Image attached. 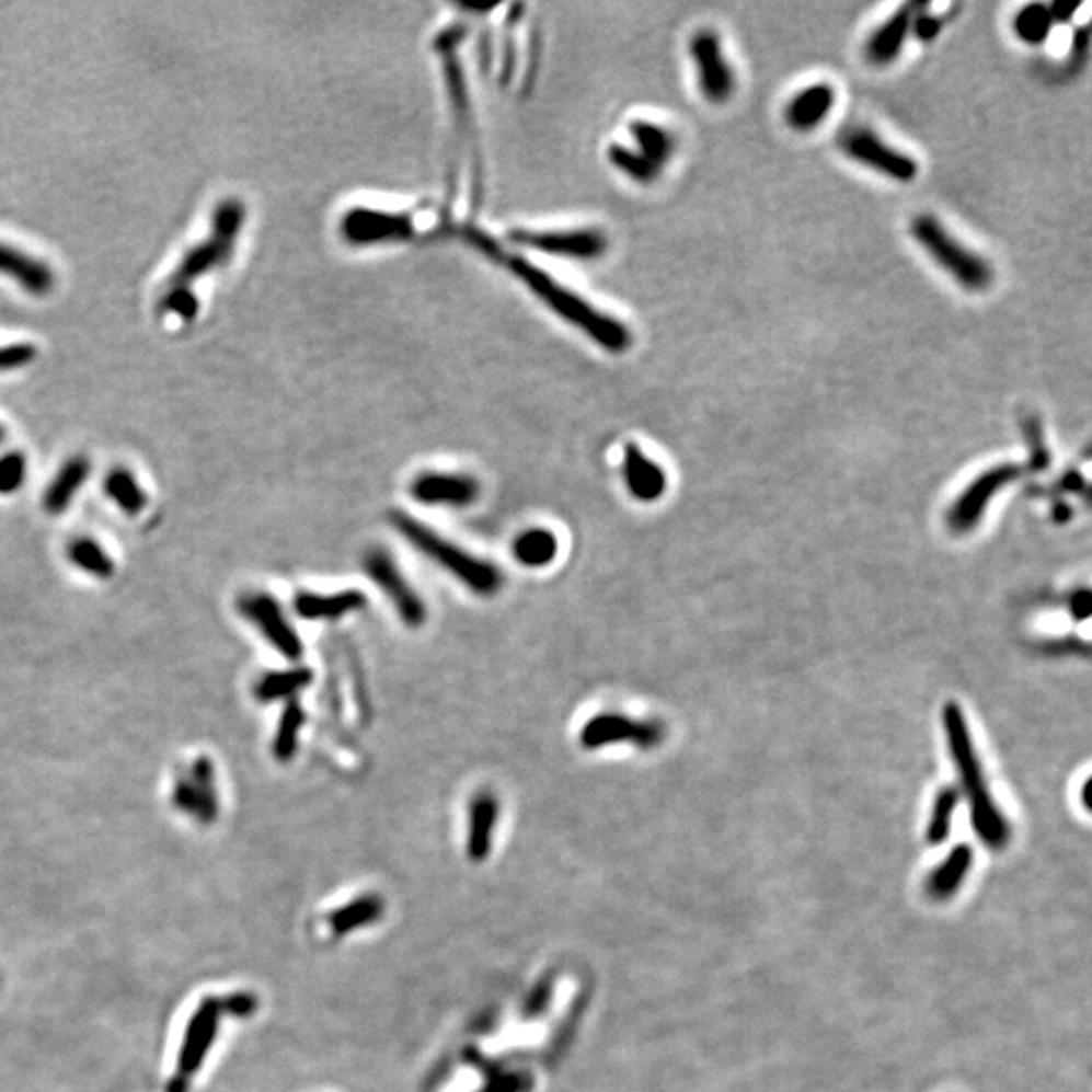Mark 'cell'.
Masks as SVG:
<instances>
[{
	"label": "cell",
	"mask_w": 1092,
	"mask_h": 1092,
	"mask_svg": "<svg viewBox=\"0 0 1092 1092\" xmlns=\"http://www.w3.org/2000/svg\"><path fill=\"white\" fill-rule=\"evenodd\" d=\"M974 866V850L967 843L955 846L947 858L931 872L927 878V895L936 903L949 900L959 893L961 884L967 881V874Z\"/></svg>",
	"instance_id": "21"
},
{
	"label": "cell",
	"mask_w": 1092,
	"mask_h": 1092,
	"mask_svg": "<svg viewBox=\"0 0 1092 1092\" xmlns=\"http://www.w3.org/2000/svg\"><path fill=\"white\" fill-rule=\"evenodd\" d=\"M1079 7L1080 2H1065V0L1048 4V11H1050V16H1053L1054 25L1056 23H1068L1074 16V13L1079 11Z\"/></svg>",
	"instance_id": "42"
},
{
	"label": "cell",
	"mask_w": 1092,
	"mask_h": 1092,
	"mask_svg": "<svg viewBox=\"0 0 1092 1092\" xmlns=\"http://www.w3.org/2000/svg\"><path fill=\"white\" fill-rule=\"evenodd\" d=\"M559 553V542L547 528H530L514 540V556L528 568L551 565Z\"/></svg>",
	"instance_id": "25"
},
{
	"label": "cell",
	"mask_w": 1092,
	"mask_h": 1092,
	"mask_svg": "<svg viewBox=\"0 0 1092 1092\" xmlns=\"http://www.w3.org/2000/svg\"><path fill=\"white\" fill-rule=\"evenodd\" d=\"M943 728L947 735L949 750L953 757V763L959 773L963 795L967 797L969 809H972V824L975 834L981 842L991 850H1003L1012 829L1008 819L1003 817L1000 807L991 800L987 790L986 779L981 773V765L975 757L974 740L969 735V726L965 721V714L959 709L957 702H947L943 706Z\"/></svg>",
	"instance_id": "2"
},
{
	"label": "cell",
	"mask_w": 1092,
	"mask_h": 1092,
	"mask_svg": "<svg viewBox=\"0 0 1092 1092\" xmlns=\"http://www.w3.org/2000/svg\"><path fill=\"white\" fill-rule=\"evenodd\" d=\"M690 57L697 69L698 90L714 106L726 104L735 88V71L724 55L723 43L711 28H702L690 39Z\"/></svg>",
	"instance_id": "10"
},
{
	"label": "cell",
	"mask_w": 1092,
	"mask_h": 1092,
	"mask_svg": "<svg viewBox=\"0 0 1092 1092\" xmlns=\"http://www.w3.org/2000/svg\"><path fill=\"white\" fill-rule=\"evenodd\" d=\"M367 607V597L356 589L334 593V595H317V593H300L294 601L296 613L310 621H336L348 613L360 611Z\"/></svg>",
	"instance_id": "20"
},
{
	"label": "cell",
	"mask_w": 1092,
	"mask_h": 1092,
	"mask_svg": "<svg viewBox=\"0 0 1092 1092\" xmlns=\"http://www.w3.org/2000/svg\"><path fill=\"white\" fill-rule=\"evenodd\" d=\"M912 11L915 4H907L898 9L890 19H886L881 27L874 28V33L864 45V55L872 66H890L903 55V49L910 37Z\"/></svg>",
	"instance_id": "17"
},
{
	"label": "cell",
	"mask_w": 1092,
	"mask_h": 1092,
	"mask_svg": "<svg viewBox=\"0 0 1092 1092\" xmlns=\"http://www.w3.org/2000/svg\"><path fill=\"white\" fill-rule=\"evenodd\" d=\"M312 682V671L308 668H291V670L272 671L265 674L255 686V697L260 702H276V700H291L298 692H302L306 686Z\"/></svg>",
	"instance_id": "26"
},
{
	"label": "cell",
	"mask_w": 1092,
	"mask_h": 1092,
	"mask_svg": "<svg viewBox=\"0 0 1092 1092\" xmlns=\"http://www.w3.org/2000/svg\"><path fill=\"white\" fill-rule=\"evenodd\" d=\"M0 272L14 277L21 286L37 296H45L54 288V274L47 265L7 245H0Z\"/></svg>",
	"instance_id": "22"
},
{
	"label": "cell",
	"mask_w": 1092,
	"mask_h": 1092,
	"mask_svg": "<svg viewBox=\"0 0 1092 1092\" xmlns=\"http://www.w3.org/2000/svg\"><path fill=\"white\" fill-rule=\"evenodd\" d=\"M1022 434H1024L1027 451H1030V458H1027L1024 468H1027L1030 472H1044L1050 465V449L1046 446L1044 427L1036 415L1024 417Z\"/></svg>",
	"instance_id": "34"
},
{
	"label": "cell",
	"mask_w": 1092,
	"mask_h": 1092,
	"mask_svg": "<svg viewBox=\"0 0 1092 1092\" xmlns=\"http://www.w3.org/2000/svg\"><path fill=\"white\" fill-rule=\"evenodd\" d=\"M106 492L126 514H140L146 508V494L134 475L126 470H114L106 478Z\"/></svg>",
	"instance_id": "32"
},
{
	"label": "cell",
	"mask_w": 1092,
	"mask_h": 1092,
	"mask_svg": "<svg viewBox=\"0 0 1092 1092\" xmlns=\"http://www.w3.org/2000/svg\"><path fill=\"white\" fill-rule=\"evenodd\" d=\"M1072 510L1066 506L1065 502H1056L1054 504V520L1056 522H1066L1070 518Z\"/></svg>",
	"instance_id": "44"
},
{
	"label": "cell",
	"mask_w": 1092,
	"mask_h": 1092,
	"mask_svg": "<svg viewBox=\"0 0 1092 1092\" xmlns=\"http://www.w3.org/2000/svg\"><path fill=\"white\" fill-rule=\"evenodd\" d=\"M623 480L635 501L656 502L668 487V478L658 463L650 460L635 444L625 446L623 456Z\"/></svg>",
	"instance_id": "19"
},
{
	"label": "cell",
	"mask_w": 1092,
	"mask_h": 1092,
	"mask_svg": "<svg viewBox=\"0 0 1092 1092\" xmlns=\"http://www.w3.org/2000/svg\"><path fill=\"white\" fill-rule=\"evenodd\" d=\"M417 225L407 211H387L372 207H353L338 223L341 238L353 248L399 245L415 238Z\"/></svg>",
	"instance_id": "8"
},
{
	"label": "cell",
	"mask_w": 1092,
	"mask_h": 1092,
	"mask_svg": "<svg viewBox=\"0 0 1092 1092\" xmlns=\"http://www.w3.org/2000/svg\"><path fill=\"white\" fill-rule=\"evenodd\" d=\"M630 134L635 150L652 164H656L659 171H664V166L670 162L676 152L674 134L650 119H633L630 124Z\"/></svg>",
	"instance_id": "23"
},
{
	"label": "cell",
	"mask_w": 1092,
	"mask_h": 1092,
	"mask_svg": "<svg viewBox=\"0 0 1092 1092\" xmlns=\"http://www.w3.org/2000/svg\"><path fill=\"white\" fill-rule=\"evenodd\" d=\"M363 563L367 575L389 597L403 623H407L409 628H419L427 619V609L419 593L409 585V581L403 577L391 554L382 549H370L369 553L365 554Z\"/></svg>",
	"instance_id": "13"
},
{
	"label": "cell",
	"mask_w": 1092,
	"mask_h": 1092,
	"mask_svg": "<svg viewBox=\"0 0 1092 1092\" xmlns=\"http://www.w3.org/2000/svg\"><path fill=\"white\" fill-rule=\"evenodd\" d=\"M2 439H4V432H2V427H0V441H2Z\"/></svg>",
	"instance_id": "46"
},
{
	"label": "cell",
	"mask_w": 1092,
	"mask_h": 1092,
	"mask_svg": "<svg viewBox=\"0 0 1092 1092\" xmlns=\"http://www.w3.org/2000/svg\"><path fill=\"white\" fill-rule=\"evenodd\" d=\"M188 779L195 788V797H197L195 817L203 824H209L217 817V809H219L217 793H215V769H212L211 761L207 757H198Z\"/></svg>",
	"instance_id": "30"
},
{
	"label": "cell",
	"mask_w": 1092,
	"mask_h": 1092,
	"mask_svg": "<svg viewBox=\"0 0 1092 1092\" xmlns=\"http://www.w3.org/2000/svg\"><path fill=\"white\" fill-rule=\"evenodd\" d=\"M413 498L427 506H449L465 508L472 506L480 496V482L468 474H441L427 472L411 484Z\"/></svg>",
	"instance_id": "16"
},
{
	"label": "cell",
	"mask_w": 1092,
	"mask_h": 1092,
	"mask_svg": "<svg viewBox=\"0 0 1092 1092\" xmlns=\"http://www.w3.org/2000/svg\"><path fill=\"white\" fill-rule=\"evenodd\" d=\"M174 805L185 812L188 816H195L197 812V797H195V788L191 783L188 777H183L176 781V788H174Z\"/></svg>",
	"instance_id": "40"
},
{
	"label": "cell",
	"mask_w": 1092,
	"mask_h": 1092,
	"mask_svg": "<svg viewBox=\"0 0 1092 1092\" xmlns=\"http://www.w3.org/2000/svg\"><path fill=\"white\" fill-rule=\"evenodd\" d=\"M90 470H92V463L81 456L67 461L45 494V502H43L45 510L49 514L66 513L67 506L76 498L83 482L88 480Z\"/></svg>",
	"instance_id": "24"
},
{
	"label": "cell",
	"mask_w": 1092,
	"mask_h": 1092,
	"mask_svg": "<svg viewBox=\"0 0 1092 1092\" xmlns=\"http://www.w3.org/2000/svg\"><path fill=\"white\" fill-rule=\"evenodd\" d=\"M35 348L31 344H13L0 348V370L25 367L35 358Z\"/></svg>",
	"instance_id": "39"
},
{
	"label": "cell",
	"mask_w": 1092,
	"mask_h": 1092,
	"mask_svg": "<svg viewBox=\"0 0 1092 1092\" xmlns=\"http://www.w3.org/2000/svg\"><path fill=\"white\" fill-rule=\"evenodd\" d=\"M607 157H609V162L613 169H618L623 176H628L637 185H652L658 181V176L662 174L656 164H652L650 160L644 159L635 148H630V146L611 145V148L607 150Z\"/></svg>",
	"instance_id": "29"
},
{
	"label": "cell",
	"mask_w": 1092,
	"mask_h": 1092,
	"mask_svg": "<svg viewBox=\"0 0 1092 1092\" xmlns=\"http://www.w3.org/2000/svg\"><path fill=\"white\" fill-rule=\"evenodd\" d=\"M910 235L917 241L934 264L947 272L961 288L969 291H984L993 281V269L987 264L986 257L963 245L959 239L953 238L947 227L941 223L934 215L922 212L910 223Z\"/></svg>",
	"instance_id": "4"
},
{
	"label": "cell",
	"mask_w": 1092,
	"mask_h": 1092,
	"mask_svg": "<svg viewBox=\"0 0 1092 1092\" xmlns=\"http://www.w3.org/2000/svg\"><path fill=\"white\" fill-rule=\"evenodd\" d=\"M1062 487L1068 490V492H1072V494H1087V490H1089L1087 482H1084V478H1082L1079 472H1068V474L1062 478Z\"/></svg>",
	"instance_id": "43"
},
{
	"label": "cell",
	"mask_w": 1092,
	"mask_h": 1092,
	"mask_svg": "<svg viewBox=\"0 0 1092 1092\" xmlns=\"http://www.w3.org/2000/svg\"><path fill=\"white\" fill-rule=\"evenodd\" d=\"M943 23L927 11L924 4H915L912 21H910V35H915L922 43H931L939 37Z\"/></svg>",
	"instance_id": "38"
},
{
	"label": "cell",
	"mask_w": 1092,
	"mask_h": 1092,
	"mask_svg": "<svg viewBox=\"0 0 1092 1092\" xmlns=\"http://www.w3.org/2000/svg\"><path fill=\"white\" fill-rule=\"evenodd\" d=\"M843 154L870 171L882 174L895 183H915L919 176V162L900 148L886 142L866 126L848 128L840 138Z\"/></svg>",
	"instance_id": "7"
},
{
	"label": "cell",
	"mask_w": 1092,
	"mask_h": 1092,
	"mask_svg": "<svg viewBox=\"0 0 1092 1092\" xmlns=\"http://www.w3.org/2000/svg\"><path fill=\"white\" fill-rule=\"evenodd\" d=\"M239 609L245 618L253 621L260 632L269 640V644L276 647L277 652L288 659H300L303 654L302 640L298 633L294 632L288 618L284 616L281 607L277 606L276 599L265 593H255L241 599Z\"/></svg>",
	"instance_id": "14"
},
{
	"label": "cell",
	"mask_w": 1092,
	"mask_h": 1092,
	"mask_svg": "<svg viewBox=\"0 0 1092 1092\" xmlns=\"http://www.w3.org/2000/svg\"><path fill=\"white\" fill-rule=\"evenodd\" d=\"M957 803H959V791L955 788H943L936 793L933 812H931L929 824H927V843L929 846H941V843L947 842Z\"/></svg>",
	"instance_id": "31"
},
{
	"label": "cell",
	"mask_w": 1092,
	"mask_h": 1092,
	"mask_svg": "<svg viewBox=\"0 0 1092 1092\" xmlns=\"http://www.w3.org/2000/svg\"><path fill=\"white\" fill-rule=\"evenodd\" d=\"M1091 785H1092L1091 779H1087V783H1084V790H1082V800H1084V807H1087V812H1091V807H1092V805H1091Z\"/></svg>",
	"instance_id": "45"
},
{
	"label": "cell",
	"mask_w": 1092,
	"mask_h": 1092,
	"mask_svg": "<svg viewBox=\"0 0 1092 1092\" xmlns=\"http://www.w3.org/2000/svg\"><path fill=\"white\" fill-rule=\"evenodd\" d=\"M508 238L514 245H522L528 250L568 257L575 262H595L606 255L609 250V239L599 229H565V231H530V229H514Z\"/></svg>",
	"instance_id": "11"
},
{
	"label": "cell",
	"mask_w": 1092,
	"mask_h": 1092,
	"mask_svg": "<svg viewBox=\"0 0 1092 1092\" xmlns=\"http://www.w3.org/2000/svg\"><path fill=\"white\" fill-rule=\"evenodd\" d=\"M69 559L71 563L80 566L81 571L90 573L93 577H100V579H107L114 575V561L104 553V549L93 542V540L80 539L76 540L71 547H69Z\"/></svg>",
	"instance_id": "33"
},
{
	"label": "cell",
	"mask_w": 1092,
	"mask_h": 1092,
	"mask_svg": "<svg viewBox=\"0 0 1092 1092\" xmlns=\"http://www.w3.org/2000/svg\"><path fill=\"white\" fill-rule=\"evenodd\" d=\"M303 723H306V712L302 704L296 698H291L277 723L276 738H274V755L277 761L286 763L296 755Z\"/></svg>",
	"instance_id": "27"
},
{
	"label": "cell",
	"mask_w": 1092,
	"mask_h": 1092,
	"mask_svg": "<svg viewBox=\"0 0 1092 1092\" xmlns=\"http://www.w3.org/2000/svg\"><path fill=\"white\" fill-rule=\"evenodd\" d=\"M453 233L465 245L474 248L482 255H486L487 260L496 262L506 272H510L551 312L563 318L571 326L581 330L585 336H589L593 343L601 346L607 353L621 355V353L630 350L633 343L632 332L621 320L597 310L587 300H583L579 294L568 290L551 274L540 269L539 265L530 264L527 257L506 250L498 239L487 235L486 231H482L475 225H460V227H456Z\"/></svg>",
	"instance_id": "1"
},
{
	"label": "cell",
	"mask_w": 1092,
	"mask_h": 1092,
	"mask_svg": "<svg viewBox=\"0 0 1092 1092\" xmlns=\"http://www.w3.org/2000/svg\"><path fill=\"white\" fill-rule=\"evenodd\" d=\"M160 308L164 312L179 314L183 320H193L198 314V300L195 298V294L188 290V288H174V286H171V290L164 294V298L160 302Z\"/></svg>",
	"instance_id": "37"
},
{
	"label": "cell",
	"mask_w": 1092,
	"mask_h": 1092,
	"mask_svg": "<svg viewBox=\"0 0 1092 1092\" xmlns=\"http://www.w3.org/2000/svg\"><path fill=\"white\" fill-rule=\"evenodd\" d=\"M1053 27V16L1048 11V4H1042V2H1032V4L1022 7L1020 13L1015 14V19H1013L1015 37L1026 45H1032V47H1038L1048 39Z\"/></svg>",
	"instance_id": "28"
},
{
	"label": "cell",
	"mask_w": 1092,
	"mask_h": 1092,
	"mask_svg": "<svg viewBox=\"0 0 1092 1092\" xmlns=\"http://www.w3.org/2000/svg\"><path fill=\"white\" fill-rule=\"evenodd\" d=\"M496 800L492 795H480L475 797L472 805V843L478 850H482L487 843L490 831L496 819Z\"/></svg>",
	"instance_id": "35"
},
{
	"label": "cell",
	"mask_w": 1092,
	"mask_h": 1092,
	"mask_svg": "<svg viewBox=\"0 0 1092 1092\" xmlns=\"http://www.w3.org/2000/svg\"><path fill=\"white\" fill-rule=\"evenodd\" d=\"M219 1012H221V1001L209 1000L200 1003L197 1012L193 1013L179 1056V1072L174 1079L176 1089H185L186 1082L197 1072L215 1038Z\"/></svg>",
	"instance_id": "15"
},
{
	"label": "cell",
	"mask_w": 1092,
	"mask_h": 1092,
	"mask_svg": "<svg viewBox=\"0 0 1092 1092\" xmlns=\"http://www.w3.org/2000/svg\"><path fill=\"white\" fill-rule=\"evenodd\" d=\"M27 478V460L23 453L13 451L0 458V494H13Z\"/></svg>",
	"instance_id": "36"
},
{
	"label": "cell",
	"mask_w": 1092,
	"mask_h": 1092,
	"mask_svg": "<svg viewBox=\"0 0 1092 1092\" xmlns=\"http://www.w3.org/2000/svg\"><path fill=\"white\" fill-rule=\"evenodd\" d=\"M834 106L836 90L829 83H814L793 95L785 107V119L795 133H812L829 118Z\"/></svg>",
	"instance_id": "18"
},
{
	"label": "cell",
	"mask_w": 1092,
	"mask_h": 1092,
	"mask_svg": "<svg viewBox=\"0 0 1092 1092\" xmlns=\"http://www.w3.org/2000/svg\"><path fill=\"white\" fill-rule=\"evenodd\" d=\"M463 35H465V28L463 27L448 28V31H444L437 37V41H435V49H437V54L441 57L444 71H446L449 104H451V112H453L456 128L460 133V140L463 145H470V148H472V160H474V193H480L482 191V169H480V154H478V148L474 146L475 130L474 118H472V104H470L468 83H465L463 67L460 64V54H458V47H460V43L463 41Z\"/></svg>",
	"instance_id": "6"
},
{
	"label": "cell",
	"mask_w": 1092,
	"mask_h": 1092,
	"mask_svg": "<svg viewBox=\"0 0 1092 1092\" xmlns=\"http://www.w3.org/2000/svg\"><path fill=\"white\" fill-rule=\"evenodd\" d=\"M1068 609H1070V616L1077 621H1087L1091 616V591L1079 589V591L1072 593L1068 599Z\"/></svg>",
	"instance_id": "41"
},
{
	"label": "cell",
	"mask_w": 1092,
	"mask_h": 1092,
	"mask_svg": "<svg viewBox=\"0 0 1092 1092\" xmlns=\"http://www.w3.org/2000/svg\"><path fill=\"white\" fill-rule=\"evenodd\" d=\"M1026 472L1024 465L1020 463H1000L986 470L984 474L977 475L967 490L961 494L955 504L951 506L947 514L949 528L953 532H969L977 527L981 516L989 506V501L1001 492L1008 484L1015 482L1020 475Z\"/></svg>",
	"instance_id": "12"
},
{
	"label": "cell",
	"mask_w": 1092,
	"mask_h": 1092,
	"mask_svg": "<svg viewBox=\"0 0 1092 1092\" xmlns=\"http://www.w3.org/2000/svg\"><path fill=\"white\" fill-rule=\"evenodd\" d=\"M243 221H245V207L235 198L223 200L212 215L211 238L186 253L185 260L172 276L171 286L188 288L197 277L227 264L229 257L233 255V248Z\"/></svg>",
	"instance_id": "5"
},
{
	"label": "cell",
	"mask_w": 1092,
	"mask_h": 1092,
	"mask_svg": "<svg viewBox=\"0 0 1092 1092\" xmlns=\"http://www.w3.org/2000/svg\"><path fill=\"white\" fill-rule=\"evenodd\" d=\"M666 738V728L658 721H635L625 714L601 712L581 731L583 749L597 750L618 743H632L637 749H656Z\"/></svg>",
	"instance_id": "9"
},
{
	"label": "cell",
	"mask_w": 1092,
	"mask_h": 1092,
	"mask_svg": "<svg viewBox=\"0 0 1092 1092\" xmlns=\"http://www.w3.org/2000/svg\"><path fill=\"white\" fill-rule=\"evenodd\" d=\"M391 525L401 532L411 547H415L423 556L432 559L435 565L448 571L451 577L460 581L463 587L482 597H490L501 591L502 573L496 565L465 553L453 542L441 539L432 528L423 527L415 518L405 513H391Z\"/></svg>",
	"instance_id": "3"
}]
</instances>
